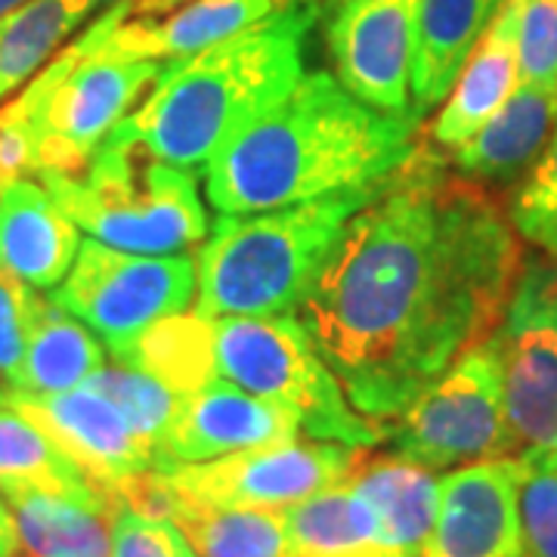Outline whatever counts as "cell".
Masks as SVG:
<instances>
[{"mask_svg": "<svg viewBox=\"0 0 557 557\" xmlns=\"http://www.w3.org/2000/svg\"><path fill=\"white\" fill-rule=\"evenodd\" d=\"M508 220L520 239L557 255V115L542 156L511 196Z\"/></svg>", "mask_w": 557, "mask_h": 557, "instance_id": "f546056e", "label": "cell"}, {"mask_svg": "<svg viewBox=\"0 0 557 557\" xmlns=\"http://www.w3.org/2000/svg\"><path fill=\"white\" fill-rule=\"evenodd\" d=\"M523 555L557 557V465L518 456Z\"/></svg>", "mask_w": 557, "mask_h": 557, "instance_id": "4dcf8cb0", "label": "cell"}, {"mask_svg": "<svg viewBox=\"0 0 557 557\" xmlns=\"http://www.w3.org/2000/svg\"><path fill=\"white\" fill-rule=\"evenodd\" d=\"M193 260L189 255H134L87 239L50 300L100 335L115 357L152 322L193 304L199 285Z\"/></svg>", "mask_w": 557, "mask_h": 557, "instance_id": "9c48e42d", "label": "cell"}, {"mask_svg": "<svg viewBox=\"0 0 557 557\" xmlns=\"http://www.w3.org/2000/svg\"><path fill=\"white\" fill-rule=\"evenodd\" d=\"M518 87V3L508 0L461 65L446 100L440 102V112L428 124V143L434 149L456 152L511 100Z\"/></svg>", "mask_w": 557, "mask_h": 557, "instance_id": "ac0fdd59", "label": "cell"}, {"mask_svg": "<svg viewBox=\"0 0 557 557\" xmlns=\"http://www.w3.org/2000/svg\"><path fill=\"white\" fill-rule=\"evenodd\" d=\"M10 505L20 552L25 557H109L112 520L119 502L112 496L75 498L44 490L3 493Z\"/></svg>", "mask_w": 557, "mask_h": 557, "instance_id": "603a6c76", "label": "cell"}, {"mask_svg": "<svg viewBox=\"0 0 557 557\" xmlns=\"http://www.w3.org/2000/svg\"><path fill=\"white\" fill-rule=\"evenodd\" d=\"M384 180L263 214H218L196 258V313L223 319L298 310L344 226L379 196Z\"/></svg>", "mask_w": 557, "mask_h": 557, "instance_id": "277c9868", "label": "cell"}, {"mask_svg": "<svg viewBox=\"0 0 557 557\" xmlns=\"http://www.w3.org/2000/svg\"><path fill=\"white\" fill-rule=\"evenodd\" d=\"M0 406L38 424L112 498L159 468L156 449L139 437L119 406L84 384L57 394H32L0 384Z\"/></svg>", "mask_w": 557, "mask_h": 557, "instance_id": "4fadbf2b", "label": "cell"}, {"mask_svg": "<svg viewBox=\"0 0 557 557\" xmlns=\"http://www.w3.org/2000/svg\"><path fill=\"white\" fill-rule=\"evenodd\" d=\"M106 3H121V0H94V7H106Z\"/></svg>", "mask_w": 557, "mask_h": 557, "instance_id": "74e56055", "label": "cell"}, {"mask_svg": "<svg viewBox=\"0 0 557 557\" xmlns=\"http://www.w3.org/2000/svg\"><path fill=\"white\" fill-rule=\"evenodd\" d=\"M109 557H199L186 533L164 515L119 502Z\"/></svg>", "mask_w": 557, "mask_h": 557, "instance_id": "d6a6232c", "label": "cell"}, {"mask_svg": "<svg viewBox=\"0 0 557 557\" xmlns=\"http://www.w3.org/2000/svg\"><path fill=\"white\" fill-rule=\"evenodd\" d=\"M0 557H20V533L10 505L0 498Z\"/></svg>", "mask_w": 557, "mask_h": 557, "instance_id": "e575fe53", "label": "cell"}, {"mask_svg": "<svg viewBox=\"0 0 557 557\" xmlns=\"http://www.w3.org/2000/svg\"><path fill=\"white\" fill-rule=\"evenodd\" d=\"M520 465L493 458L440 478L434 533L424 557H520Z\"/></svg>", "mask_w": 557, "mask_h": 557, "instance_id": "5bb4252c", "label": "cell"}, {"mask_svg": "<svg viewBox=\"0 0 557 557\" xmlns=\"http://www.w3.org/2000/svg\"><path fill=\"white\" fill-rule=\"evenodd\" d=\"M416 16L418 0H329L322 38L341 87L379 112L416 115Z\"/></svg>", "mask_w": 557, "mask_h": 557, "instance_id": "7c38bea8", "label": "cell"}, {"mask_svg": "<svg viewBox=\"0 0 557 557\" xmlns=\"http://www.w3.org/2000/svg\"><path fill=\"white\" fill-rule=\"evenodd\" d=\"M94 0H28L0 20V100L13 94L94 13Z\"/></svg>", "mask_w": 557, "mask_h": 557, "instance_id": "83f0119b", "label": "cell"}, {"mask_svg": "<svg viewBox=\"0 0 557 557\" xmlns=\"http://www.w3.org/2000/svg\"><path fill=\"white\" fill-rule=\"evenodd\" d=\"M78 226L35 177L0 186V273L53 292L78 258Z\"/></svg>", "mask_w": 557, "mask_h": 557, "instance_id": "e0dca14e", "label": "cell"}, {"mask_svg": "<svg viewBox=\"0 0 557 557\" xmlns=\"http://www.w3.org/2000/svg\"><path fill=\"white\" fill-rule=\"evenodd\" d=\"M359 456L362 449L341 443L292 440L199 465H171L156 471V480L177 496L218 508L288 511L304 498L341 483L354 471Z\"/></svg>", "mask_w": 557, "mask_h": 557, "instance_id": "8fae6325", "label": "cell"}, {"mask_svg": "<svg viewBox=\"0 0 557 557\" xmlns=\"http://www.w3.org/2000/svg\"><path fill=\"white\" fill-rule=\"evenodd\" d=\"M317 20V3L288 0L239 35L171 62L112 137L183 171H205L230 139L298 84Z\"/></svg>", "mask_w": 557, "mask_h": 557, "instance_id": "3957f363", "label": "cell"}, {"mask_svg": "<svg viewBox=\"0 0 557 557\" xmlns=\"http://www.w3.org/2000/svg\"><path fill=\"white\" fill-rule=\"evenodd\" d=\"M292 557H403L347 478L282 511Z\"/></svg>", "mask_w": 557, "mask_h": 557, "instance_id": "cb8c5ba5", "label": "cell"}, {"mask_svg": "<svg viewBox=\"0 0 557 557\" xmlns=\"http://www.w3.org/2000/svg\"><path fill=\"white\" fill-rule=\"evenodd\" d=\"M16 490H44L75 498L109 496L38 424L0 406V496Z\"/></svg>", "mask_w": 557, "mask_h": 557, "instance_id": "4316f807", "label": "cell"}, {"mask_svg": "<svg viewBox=\"0 0 557 557\" xmlns=\"http://www.w3.org/2000/svg\"><path fill=\"white\" fill-rule=\"evenodd\" d=\"M557 115V94L523 84L474 137L453 152L449 164L461 177L478 183L523 180L536 164L552 137Z\"/></svg>", "mask_w": 557, "mask_h": 557, "instance_id": "ffe728a7", "label": "cell"}, {"mask_svg": "<svg viewBox=\"0 0 557 557\" xmlns=\"http://www.w3.org/2000/svg\"><path fill=\"white\" fill-rule=\"evenodd\" d=\"M418 121L366 106L332 72H307L208 161V205L263 214L379 183L418 149Z\"/></svg>", "mask_w": 557, "mask_h": 557, "instance_id": "7a4b0ae2", "label": "cell"}, {"mask_svg": "<svg viewBox=\"0 0 557 557\" xmlns=\"http://www.w3.org/2000/svg\"><path fill=\"white\" fill-rule=\"evenodd\" d=\"M102 366H106V350L94 338V332L60 310L53 300H47V310L40 313L32 332L20 369L0 384L32 394H57V391L81 387Z\"/></svg>", "mask_w": 557, "mask_h": 557, "instance_id": "484cf974", "label": "cell"}, {"mask_svg": "<svg viewBox=\"0 0 557 557\" xmlns=\"http://www.w3.org/2000/svg\"><path fill=\"white\" fill-rule=\"evenodd\" d=\"M168 65L115 53L97 20L0 109V124L20 127L32 143V177L78 174Z\"/></svg>", "mask_w": 557, "mask_h": 557, "instance_id": "5b68a950", "label": "cell"}, {"mask_svg": "<svg viewBox=\"0 0 557 557\" xmlns=\"http://www.w3.org/2000/svg\"><path fill=\"white\" fill-rule=\"evenodd\" d=\"M282 3L288 0H189L164 16L131 20L121 0L112 3V10L102 13L100 20L106 44L115 53L137 60L180 62L273 16Z\"/></svg>", "mask_w": 557, "mask_h": 557, "instance_id": "2e32d148", "label": "cell"}, {"mask_svg": "<svg viewBox=\"0 0 557 557\" xmlns=\"http://www.w3.org/2000/svg\"><path fill=\"white\" fill-rule=\"evenodd\" d=\"M90 239L134 255H186L208 239L193 171L109 137L78 174L40 180Z\"/></svg>", "mask_w": 557, "mask_h": 557, "instance_id": "8992f818", "label": "cell"}, {"mask_svg": "<svg viewBox=\"0 0 557 557\" xmlns=\"http://www.w3.org/2000/svg\"><path fill=\"white\" fill-rule=\"evenodd\" d=\"M347 483L369 502L381 533L399 555L424 557L440 502V478L434 471L394 453L369 456V449H362Z\"/></svg>", "mask_w": 557, "mask_h": 557, "instance_id": "7402d4cb", "label": "cell"}, {"mask_svg": "<svg viewBox=\"0 0 557 557\" xmlns=\"http://www.w3.org/2000/svg\"><path fill=\"white\" fill-rule=\"evenodd\" d=\"M508 0H418L412 109L431 112L453 90L461 65L474 53Z\"/></svg>", "mask_w": 557, "mask_h": 557, "instance_id": "44dd1931", "label": "cell"}, {"mask_svg": "<svg viewBox=\"0 0 557 557\" xmlns=\"http://www.w3.org/2000/svg\"><path fill=\"white\" fill-rule=\"evenodd\" d=\"M115 502L171 518L199 557H292L282 511L218 508L193 502L161 486L156 471L131 483Z\"/></svg>", "mask_w": 557, "mask_h": 557, "instance_id": "d6986e66", "label": "cell"}, {"mask_svg": "<svg viewBox=\"0 0 557 557\" xmlns=\"http://www.w3.org/2000/svg\"><path fill=\"white\" fill-rule=\"evenodd\" d=\"M22 3H28V0H0V20H3L7 13H13V10H20Z\"/></svg>", "mask_w": 557, "mask_h": 557, "instance_id": "8d00e7d4", "label": "cell"}, {"mask_svg": "<svg viewBox=\"0 0 557 557\" xmlns=\"http://www.w3.org/2000/svg\"><path fill=\"white\" fill-rule=\"evenodd\" d=\"M520 267L508 211L418 143L344 226L298 319L354 409L387 424L496 332Z\"/></svg>", "mask_w": 557, "mask_h": 557, "instance_id": "6da1fadb", "label": "cell"}, {"mask_svg": "<svg viewBox=\"0 0 557 557\" xmlns=\"http://www.w3.org/2000/svg\"><path fill=\"white\" fill-rule=\"evenodd\" d=\"M391 453L428 471L520 456L505 406L502 341L493 332L440 375L387 428Z\"/></svg>", "mask_w": 557, "mask_h": 557, "instance_id": "ba28073f", "label": "cell"}, {"mask_svg": "<svg viewBox=\"0 0 557 557\" xmlns=\"http://www.w3.org/2000/svg\"><path fill=\"white\" fill-rule=\"evenodd\" d=\"M518 3L520 81L557 94V0Z\"/></svg>", "mask_w": 557, "mask_h": 557, "instance_id": "1f68e13d", "label": "cell"}, {"mask_svg": "<svg viewBox=\"0 0 557 557\" xmlns=\"http://www.w3.org/2000/svg\"><path fill=\"white\" fill-rule=\"evenodd\" d=\"M496 335L520 456L557 465V255L520 267Z\"/></svg>", "mask_w": 557, "mask_h": 557, "instance_id": "30bf717a", "label": "cell"}, {"mask_svg": "<svg viewBox=\"0 0 557 557\" xmlns=\"http://www.w3.org/2000/svg\"><path fill=\"white\" fill-rule=\"evenodd\" d=\"M112 359L152 375L180 397H189L220 379L214 357V322L186 310L152 322L137 341H131Z\"/></svg>", "mask_w": 557, "mask_h": 557, "instance_id": "d4e9b609", "label": "cell"}, {"mask_svg": "<svg viewBox=\"0 0 557 557\" xmlns=\"http://www.w3.org/2000/svg\"><path fill=\"white\" fill-rule=\"evenodd\" d=\"M47 300L32 285L0 273V381L20 369Z\"/></svg>", "mask_w": 557, "mask_h": 557, "instance_id": "836d02e7", "label": "cell"}, {"mask_svg": "<svg viewBox=\"0 0 557 557\" xmlns=\"http://www.w3.org/2000/svg\"><path fill=\"white\" fill-rule=\"evenodd\" d=\"M183 3H189V0H124V13L131 20H137V16H164V13L177 10Z\"/></svg>", "mask_w": 557, "mask_h": 557, "instance_id": "d590c367", "label": "cell"}, {"mask_svg": "<svg viewBox=\"0 0 557 557\" xmlns=\"http://www.w3.org/2000/svg\"><path fill=\"white\" fill-rule=\"evenodd\" d=\"M211 322L220 379L276 403L298 421L300 434L354 449H372L387 440L384 421L354 409L298 317H223Z\"/></svg>", "mask_w": 557, "mask_h": 557, "instance_id": "52a82bcc", "label": "cell"}, {"mask_svg": "<svg viewBox=\"0 0 557 557\" xmlns=\"http://www.w3.org/2000/svg\"><path fill=\"white\" fill-rule=\"evenodd\" d=\"M292 440H300V424L285 409L242 391L233 381L214 379L196 394L183 397L177 418L161 440L156 471Z\"/></svg>", "mask_w": 557, "mask_h": 557, "instance_id": "9a60e30c", "label": "cell"}, {"mask_svg": "<svg viewBox=\"0 0 557 557\" xmlns=\"http://www.w3.org/2000/svg\"><path fill=\"white\" fill-rule=\"evenodd\" d=\"M84 387L112 399L124 412V418L134 424L139 437L156 449V458H159L161 440L168 434L171 421L177 418L180 403H183L180 394L164 387L152 375L124 366V362H112V366L106 362L100 372H94L90 379L84 381Z\"/></svg>", "mask_w": 557, "mask_h": 557, "instance_id": "f1b7e54d", "label": "cell"}]
</instances>
